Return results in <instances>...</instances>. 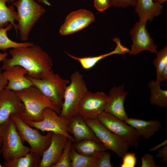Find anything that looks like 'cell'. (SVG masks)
<instances>
[{
	"label": "cell",
	"mask_w": 167,
	"mask_h": 167,
	"mask_svg": "<svg viewBox=\"0 0 167 167\" xmlns=\"http://www.w3.org/2000/svg\"><path fill=\"white\" fill-rule=\"evenodd\" d=\"M102 152L91 156H85L78 153L72 147L70 152L71 167H95Z\"/></svg>",
	"instance_id": "24"
},
{
	"label": "cell",
	"mask_w": 167,
	"mask_h": 167,
	"mask_svg": "<svg viewBox=\"0 0 167 167\" xmlns=\"http://www.w3.org/2000/svg\"><path fill=\"white\" fill-rule=\"evenodd\" d=\"M12 4L17 10L16 20L20 39L27 41L31 31L45 10L35 0H16Z\"/></svg>",
	"instance_id": "3"
},
{
	"label": "cell",
	"mask_w": 167,
	"mask_h": 167,
	"mask_svg": "<svg viewBox=\"0 0 167 167\" xmlns=\"http://www.w3.org/2000/svg\"><path fill=\"white\" fill-rule=\"evenodd\" d=\"M9 2V0H0V28L6 27L11 23L13 25L16 33L17 32V26L15 23L16 20L17 12L13 6H7L6 2Z\"/></svg>",
	"instance_id": "25"
},
{
	"label": "cell",
	"mask_w": 167,
	"mask_h": 167,
	"mask_svg": "<svg viewBox=\"0 0 167 167\" xmlns=\"http://www.w3.org/2000/svg\"><path fill=\"white\" fill-rule=\"evenodd\" d=\"M83 75L78 71L71 74L70 82L65 90L59 115L70 120L77 114V109L82 98L88 91Z\"/></svg>",
	"instance_id": "4"
},
{
	"label": "cell",
	"mask_w": 167,
	"mask_h": 167,
	"mask_svg": "<svg viewBox=\"0 0 167 167\" xmlns=\"http://www.w3.org/2000/svg\"><path fill=\"white\" fill-rule=\"evenodd\" d=\"M8 54L9 53L7 52L0 53V62L7 58Z\"/></svg>",
	"instance_id": "39"
},
{
	"label": "cell",
	"mask_w": 167,
	"mask_h": 167,
	"mask_svg": "<svg viewBox=\"0 0 167 167\" xmlns=\"http://www.w3.org/2000/svg\"><path fill=\"white\" fill-rule=\"evenodd\" d=\"M13 27L12 24L10 23L5 27L0 28V50L5 51L9 48L28 46L34 44L31 42L18 43L11 40L8 37L7 33Z\"/></svg>",
	"instance_id": "26"
},
{
	"label": "cell",
	"mask_w": 167,
	"mask_h": 167,
	"mask_svg": "<svg viewBox=\"0 0 167 167\" xmlns=\"http://www.w3.org/2000/svg\"><path fill=\"white\" fill-rule=\"evenodd\" d=\"M167 139H166L157 145L149 149V152H154L156 150L158 149L159 148H160L161 147H163L164 146L167 145Z\"/></svg>",
	"instance_id": "37"
},
{
	"label": "cell",
	"mask_w": 167,
	"mask_h": 167,
	"mask_svg": "<svg viewBox=\"0 0 167 167\" xmlns=\"http://www.w3.org/2000/svg\"><path fill=\"white\" fill-rule=\"evenodd\" d=\"M94 6L99 11L106 10L112 5V0H94Z\"/></svg>",
	"instance_id": "33"
},
{
	"label": "cell",
	"mask_w": 167,
	"mask_h": 167,
	"mask_svg": "<svg viewBox=\"0 0 167 167\" xmlns=\"http://www.w3.org/2000/svg\"><path fill=\"white\" fill-rule=\"evenodd\" d=\"M128 93L124 90V84L115 86L110 90L109 100L104 111L117 118L124 121L128 118L124 108V102Z\"/></svg>",
	"instance_id": "15"
},
{
	"label": "cell",
	"mask_w": 167,
	"mask_h": 167,
	"mask_svg": "<svg viewBox=\"0 0 167 167\" xmlns=\"http://www.w3.org/2000/svg\"><path fill=\"white\" fill-rule=\"evenodd\" d=\"M2 138L0 137V148H1L2 145Z\"/></svg>",
	"instance_id": "42"
},
{
	"label": "cell",
	"mask_w": 167,
	"mask_h": 167,
	"mask_svg": "<svg viewBox=\"0 0 167 167\" xmlns=\"http://www.w3.org/2000/svg\"><path fill=\"white\" fill-rule=\"evenodd\" d=\"M135 10L139 20L151 21L155 17L159 16L163 9L162 4L153 0H135Z\"/></svg>",
	"instance_id": "20"
},
{
	"label": "cell",
	"mask_w": 167,
	"mask_h": 167,
	"mask_svg": "<svg viewBox=\"0 0 167 167\" xmlns=\"http://www.w3.org/2000/svg\"><path fill=\"white\" fill-rule=\"evenodd\" d=\"M70 120V134L74 138V143L87 139L101 142L82 117L77 114Z\"/></svg>",
	"instance_id": "18"
},
{
	"label": "cell",
	"mask_w": 167,
	"mask_h": 167,
	"mask_svg": "<svg viewBox=\"0 0 167 167\" xmlns=\"http://www.w3.org/2000/svg\"><path fill=\"white\" fill-rule=\"evenodd\" d=\"M4 70L3 75L8 82L5 88L17 92L33 86L30 79L25 76L28 72L22 66L16 65L8 67Z\"/></svg>",
	"instance_id": "17"
},
{
	"label": "cell",
	"mask_w": 167,
	"mask_h": 167,
	"mask_svg": "<svg viewBox=\"0 0 167 167\" xmlns=\"http://www.w3.org/2000/svg\"><path fill=\"white\" fill-rule=\"evenodd\" d=\"M96 118L107 129L122 139L130 146L135 149L138 148L140 137L132 127L104 111Z\"/></svg>",
	"instance_id": "9"
},
{
	"label": "cell",
	"mask_w": 167,
	"mask_h": 167,
	"mask_svg": "<svg viewBox=\"0 0 167 167\" xmlns=\"http://www.w3.org/2000/svg\"><path fill=\"white\" fill-rule=\"evenodd\" d=\"M124 121L145 139L153 136L162 127L161 122L159 119L148 121L128 117Z\"/></svg>",
	"instance_id": "19"
},
{
	"label": "cell",
	"mask_w": 167,
	"mask_h": 167,
	"mask_svg": "<svg viewBox=\"0 0 167 167\" xmlns=\"http://www.w3.org/2000/svg\"><path fill=\"white\" fill-rule=\"evenodd\" d=\"M72 147L79 154L85 156H91L107 149L101 142L90 139H84L73 143Z\"/></svg>",
	"instance_id": "21"
},
{
	"label": "cell",
	"mask_w": 167,
	"mask_h": 167,
	"mask_svg": "<svg viewBox=\"0 0 167 167\" xmlns=\"http://www.w3.org/2000/svg\"><path fill=\"white\" fill-rule=\"evenodd\" d=\"M147 21L146 20H139L130 31L132 44L129 54L135 55L144 50L157 53V46L146 29Z\"/></svg>",
	"instance_id": "12"
},
{
	"label": "cell",
	"mask_w": 167,
	"mask_h": 167,
	"mask_svg": "<svg viewBox=\"0 0 167 167\" xmlns=\"http://www.w3.org/2000/svg\"><path fill=\"white\" fill-rule=\"evenodd\" d=\"M33 86L56 106L62 108L64 92L70 81L61 77L52 70L43 78L36 79L27 76Z\"/></svg>",
	"instance_id": "6"
},
{
	"label": "cell",
	"mask_w": 167,
	"mask_h": 167,
	"mask_svg": "<svg viewBox=\"0 0 167 167\" xmlns=\"http://www.w3.org/2000/svg\"><path fill=\"white\" fill-rule=\"evenodd\" d=\"M1 153H1V148H0V156ZM0 167H2V165L1 164L0 162Z\"/></svg>",
	"instance_id": "43"
},
{
	"label": "cell",
	"mask_w": 167,
	"mask_h": 167,
	"mask_svg": "<svg viewBox=\"0 0 167 167\" xmlns=\"http://www.w3.org/2000/svg\"><path fill=\"white\" fill-rule=\"evenodd\" d=\"M100 142L122 159L130 146L122 139L111 132L96 118L84 119Z\"/></svg>",
	"instance_id": "10"
},
{
	"label": "cell",
	"mask_w": 167,
	"mask_h": 167,
	"mask_svg": "<svg viewBox=\"0 0 167 167\" xmlns=\"http://www.w3.org/2000/svg\"><path fill=\"white\" fill-rule=\"evenodd\" d=\"M25 111L24 105L15 92L5 88L0 92V125L11 115H20Z\"/></svg>",
	"instance_id": "14"
},
{
	"label": "cell",
	"mask_w": 167,
	"mask_h": 167,
	"mask_svg": "<svg viewBox=\"0 0 167 167\" xmlns=\"http://www.w3.org/2000/svg\"><path fill=\"white\" fill-rule=\"evenodd\" d=\"M9 0V2H11L12 3L14 2H15L16 0Z\"/></svg>",
	"instance_id": "44"
},
{
	"label": "cell",
	"mask_w": 167,
	"mask_h": 167,
	"mask_svg": "<svg viewBox=\"0 0 167 167\" xmlns=\"http://www.w3.org/2000/svg\"><path fill=\"white\" fill-rule=\"evenodd\" d=\"M155 2L159 3L162 4L164 2H166L167 0H153Z\"/></svg>",
	"instance_id": "41"
},
{
	"label": "cell",
	"mask_w": 167,
	"mask_h": 167,
	"mask_svg": "<svg viewBox=\"0 0 167 167\" xmlns=\"http://www.w3.org/2000/svg\"><path fill=\"white\" fill-rule=\"evenodd\" d=\"M0 137L1 153L5 160L25 156L30 152V148L24 145L11 118L0 125Z\"/></svg>",
	"instance_id": "5"
},
{
	"label": "cell",
	"mask_w": 167,
	"mask_h": 167,
	"mask_svg": "<svg viewBox=\"0 0 167 167\" xmlns=\"http://www.w3.org/2000/svg\"><path fill=\"white\" fill-rule=\"evenodd\" d=\"M122 163L121 167H135L137 162V157L133 152H126L122 158Z\"/></svg>",
	"instance_id": "30"
},
{
	"label": "cell",
	"mask_w": 167,
	"mask_h": 167,
	"mask_svg": "<svg viewBox=\"0 0 167 167\" xmlns=\"http://www.w3.org/2000/svg\"><path fill=\"white\" fill-rule=\"evenodd\" d=\"M109 97L103 92H92L88 91L79 105L77 114L84 119H93L105 111Z\"/></svg>",
	"instance_id": "11"
},
{
	"label": "cell",
	"mask_w": 167,
	"mask_h": 167,
	"mask_svg": "<svg viewBox=\"0 0 167 167\" xmlns=\"http://www.w3.org/2000/svg\"><path fill=\"white\" fill-rule=\"evenodd\" d=\"M70 58L77 61L83 69H90L94 67L100 61L112 55L111 52L97 56L79 58L75 57L66 52Z\"/></svg>",
	"instance_id": "27"
},
{
	"label": "cell",
	"mask_w": 167,
	"mask_h": 167,
	"mask_svg": "<svg viewBox=\"0 0 167 167\" xmlns=\"http://www.w3.org/2000/svg\"><path fill=\"white\" fill-rule=\"evenodd\" d=\"M42 114L43 119L40 121L28 119L22 120L31 127L42 132L51 131L63 135L74 142V138L70 134V120L60 116L55 111L49 108L44 109Z\"/></svg>",
	"instance_id": "8"
},
{
	"label": "cell",
	"mask_w": 167,
	"mask_h": 167,
	"mask_svg": "<svg viewBox=\"0 0 167 167\" xmlns=\"http://www.w3.org/2000/svg\"><path fill=\"white\" fill-rule=\"evenodd\" d=\"M10 118L14 122L22 142H27L30 146V152L36 154L41 157L43 152L50 144L53 132L49 131L46 135H42L38 129L26 124L19 115L13 114Z\"/></svg>",
	"instance_id": "7"
},
{
	"label": "cell",
	"mask_w": 167,
	"mask_h": 167,
	"mask_svg": "<svg viewBox=\"0 0 167 167\" xmlns=\"http://www.w3.org/2000/svg\"><path fill=\"white\" fill-rule=\"evenodd\" d=\"M141 167H159L156 165L154 156L150 154L143 155L141 157Z\"/></svg>",
	"instance_id": "32"
},
{
	"label": "cell",
	"mask_w": 167,
	"mask_h": 167,
	"mask_svg": "<svg viewBox=\"0 0 167 167\" xmlns=\"http://www.w3.org/2000/svg\"><path fill=\"white\" fill-rule=\"evenodd\" d=\"M156 57L153 61V64L156 70V81L160 83L161 73L167 65V46L164 47L156 54Z\"/></svg>",
	"instance_id": "28"
},
{
	"label": "cell",
	"mask_w": 167,
	"mask_h": 167,
	"mask_svg": "<svg viewBox=\"0 0 167 167\" xmlns=\"http://www.w3.org/2000/svg\"><path fill=\"white\" fill-rule=\"evenodd\" d=\"M36 1L39 3H43L45 5L49 6H51V4L47 0H36Z\"/></svg>",
	"instance_id": "40"
},
{
	"label": "cell",
	"mask_w": 167,
	"mask_h": 167,
	"mask_svg": "<svg viewBox=\"0 0 167 167\" xmlns=\"http://www.w3.org/2000/svg\"><path fill=\"white\" fill-rule=\"evenodd\" d=\"M68 139L64 135L53 132L50 144L43 152L37 167H53L59 161Z\"/></svg>",
	"instance_id": "16"
},
{
	"label": "cell",
	"mask_w": 167,
	"mask_h": 167,
	"mask_svg": "<svg viewBox=\"0 0 167 167\" xmlns=\"http://www.w3.org/2000/svg\"><path fill=\"white\" fill-rule=\"evenodd\" d=\"M112 5L118 8H126L130 6H135V0H112Z\"/></svg>",
	"instance_id": "34"
},
{
	"label": "cell",
	"mask_w": 167,
	"mask_h": 167,
	"mask_svg": "<svg viewBox=\"0 0 167 167\" xmlns=\"http://www.w3.org/2000/svg\"><path fill=\"white\" fill-rule=\"evenodd\" d=\"M2 70L0 68V92L5 88L8 83L7 80L4 77Z\"/></svg>",
	"instance_id": "36"
},
{
	"label": "cell",
	"mask_w": 167,
	"mask_h": 167,
	"mask_svg": "<svg viewBox=\"0 0 167 167\" xmlns=\"http://www.w3.org/2000/svg\"><path fill=\"white\" fill-rule=\"evenodd\" d=\"M41 158L36 154L30 152L25 156L5 160L2 165L3 167H37Z\"/></svg>",
	"instance_id": "22"
},
{
	"label": "cell",
	"mask_w": 167,
	"mask_h": 167,
	"mask_svg": "<svg viewBox=\"0 0 167 167\" xmlns=\"http://www.w3.org/2000/svg\"><path fill=\"white\" fill-rule=\"evenodd\" d=\"M9 54L11 58H6L2 61V70L20 65L27 70V76L36 79L43 78L52 70V58L38 45L13 48L9 51Z\"/></svg>",
	"instance_id": "1"
},
{
	"label": "cell",
	"mask_w": 167,
	"mask_h": 167,
	"mask_svg": "<svg viewBox=\"0 0 167 167\" xmlns=\"http://www.w3.org/2000/svg\"><path fill=\"white\" fill-rule=\"evenodd\" d=\"M72 143L71 139H67L59 161L53 167H71L70 152Z\"/></svg>",
	"instance_id": "29"
},
{
	"label": "cell",
	"mask_w": 167,
	"mask_h": 167,
	"mask_svg": "<svg viewBox=\"0 0 167 167\" xmlns=\"http://www.w3.org/2000/svg\"><path fill=\"white\" fill-rule=\"evenodd\" d=\"M93 13L89 11L80 9L70 13L61 26L59 33L62 35L72 34L79 31L95 20Z\"/></svg>",
	"instance_id": "13"
},
{
	"label": "cell",
	"mask_w": 167,
	"mask_h": 167,
	"mask_svg": "<svg viewBox=\"0 0 167 167\" xmlns=\"http://www.w3.org/2000/svg\"><path fill=\"white\" fill-rule=\"evenodd\" d=\"M160 83L152 80L148 83L150 96V102L152 105L162 108L167 107V90L162 89Z\"/></svg>",
	"instance_id": "23"
},
{
	"label": "cell",
	"mask_w": 167,
	"mask_h": 167,
	"mask_svg": "<svg viewBox=\"0 0 167 167\" xmlns=\"http://www.w3.org/2000/svg\"><path fill=\"white\" fill-rule=\"evenodd\" d=\"M156 158L161 159L160 162L161 163H167V146L166 145L160 149L156 155Z\"/></svg>",
	"instance_id": "35"
},
{
	"label": "cell",
	"mask_w": 167,
	"mask_h": 167,
	"mask_svg": "<svg viewBox=\"0 0 167 167\" xmlns=\"http://www.w3.org/2000/svg\"><path fill=\"white\" fill-rule=\"evenodd\" d=\"M167 80V65H166L162 70L161 76V82L166 81Z\"/></svg>",
	"instance_id": "38"
},
{
	"label": "cell",
	"mask_w": 167,
	"mask_h": 167,
	"mask_svg": "<svg viewBox=\"0 0 167 167\" xmlns=\"http://www.w3.org/2000/svg\"><path fill=\"white\" fill-rule=\"evenodd\" d=\"M111 162L110 153L105 151H103L96 162L95 167H112Z\"/></svg>",
	"instance_id": "31"
},
{
	"label": "cell",
	"mask_w": 167,
	"mask_h": 167,
	"mask_svg": "<svg viewBox=\"0 0 167 167\" xmlns=\"http://www.w3.org/2000/svg\"><path fill=\"white\" fill-rule=\"evenodd\" d=\"M15 92L25 107V112L19 115L22 120L41 121L43 119L42 111L47 108L52 109L59 115L60 113L61 109L34 86Z\"/></svg>",
	"instance_id": "2"
}]
</instances>
